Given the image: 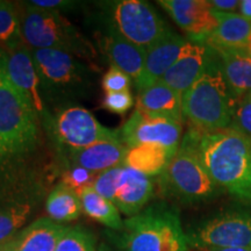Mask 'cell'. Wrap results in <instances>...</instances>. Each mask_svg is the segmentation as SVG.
Here are the masks:
<instances>
[{"mask_svg": "<svg viewBox=\"0 0 251 251\" xmlns=\"http://www.w3.org/2000/svg\"><path fill=\"white\" fill-rule=\"evenodd\" d=\"M5 67H6V56H0V79H1L2 74L5 71Z\"/></svg>", "mask_w": 251, "mask_h": 251, "instance_id": "38", "label": "cell"}, {"mask_svg": "<svg viewBox=\"0 0 251 251\" xmlns=\"http://www.w3.org/2000/svg\"><path fill=\"white\" fill-rule=\"evenodd\" d=\"M97 241L89 229L81 226L67 227L55 251H97Z\"/></svg>", "mask_w": 251, "mask_h": 251, "instance_id": "28", "label": "cell"}, {"mask_svg": "<svg viewBox=\"0 0 251 251\" xmlns=\"http://www.w3.org/2000/svg\"><path fill=\"white\" fill-rule=\"evenodd\" d=\"M108 236L115 251H187L190 248L179 214L163 202L130 216L121 230Z\"/></svg>", "mask_w": 251, "mask_h": 251, "instance_id": "2", "label": "cell"}, {"mask_svg": "<svg viewBox=\"0 0 251 251\" xmlns=\"http://www.w3.org/2000/svg\"><path fill=\"white\" fill-rule=\"evenodd\" d=\"M0 43L7 47L8 50L24 45L21 14H19L18 6L5 0L0 1Z\"/></svg>", "mask_w": 251, "mask_h": 251, "instance_id": "27", "label": "cell"}, {"mask_svg": "<svg viewBox=\"0 0 251 251\" xmlns=\"http://www.w3.org/2000/svg\"><path fill=\"white\" fill-rule=\"evenodd\" d=\"M249 94H250V96H251V92H250V93H249Z\"/></svg>", "mask_w": 251, "mask_h": 251, "instance_id": "42", "label": "cell"}, {"mask_svg": "<svg viewBox=\"0 0 251 251\" xmlns=\"http://www.w3.org/2000/svg\"><path fill=\"white\" fill-rule=\"evenodd\" d=\"M215 57L216 52L205 42L188 40L183 52L161 81L183 96L202 76Z\"/></svg>", "mask_w": 251, "mask_h": 251, "instance_id": "14", "label": "cell"}, {"mask_svg": "<svg viewBox=\"0 0 251 251\" xmlns=\"http://www.w3.org/2000/svg\"><path fill=\"white\" fill-rule=\"evenodd\" d=\"M134 105V98L130 91L126 92L105 93L102 99V107L115 114H126Z\"/></svg>", "mask_w": 251, "mask_h": 251, "instance_id": "33", "label": "cell"}, {"mask_svg": "<svg viewBox=\"0 0 251 251\" xmlns=\"http://www.w3.org/2000/svg\"><path fill=\"white\" fill-rule=\"evenodd\" d=\"M9 249V241L5 243H0V251H8Z\"/></svg>", "mask_w": 251, "mask_h": 251, "instance_id": "40", "label": "cell"}, {"mask_svg": "<svg viewBox=\"0 0 251 251\" xmlns=\"http://www.w3.org/2000/svg\"><path fill=\"white\" fill-rule=\"evenodd\" d=\"M127 147L119 141H105L77 150H69L71 165L80 166L94 174H101L122 165Z\"/></svg>", "mask_w": 251, "mask_h": 251, "instance_id": "20", "label": "cell"}, {"mask_svg": "<svg viewBox=\"0 0 251 251\" xmlns=\"http://www.w3.org/2000/svg\"><path fill=\"white\" fill-rule=\"evenodd\" d=\"M65 228L51 219H37L9 241V251H55Z\"/></svg>", "mask_w": 251, "mask_h": 251, "instance_id": "21", "label": "cell"}, {"mask_svg": "<svg viewBox=\"0 0 251 251\" xmlns=\"http://www.w3.org/2000/svg\"><path fill=\"white\" fill-rule=\"evenodd\" d=\"M234 99L216 54L202 76L183 94V115L196 129H226L233 122Z\"/></svg>", "mask_w": 251, "mask_h": 251, "instance_id": "4", "label": "cell"}, {"mask_svg": "<svg viewBox=\"0 0 251 251\" xmlns=\"http://www.w3.org/2000/svg\"><path fill=\"white\" fill-rule=\"evenodd\" d=\"M188 42L171 29L146 50L143 71L135 81L137 91L158 83L179 57Z\"/></svg>", "mask_w": 251, "mask_h": 251, "instance_id": "15", "label": "cell"}, {"mask_svg": "<svg viewBox=\"0 0 251 251\" xmlns=\"http://www.w3.org/2000/svg\"><path fill=\"white\" fill-rule=\"evenodd\" d=\"M152 196L153 184L150 177L125 165L122 166L112 201L119 211L129 218L139 214Z\"/></svg>", "mask_w": 251, "mask_h": 251, "instance_id": "16", "label": "cell"}, {"mask_svg": "<svg viewBox=\"0 0 251 251\" xmlns=\"http://www.w3.org/2000/svg\"><path fill=\"white\" fill-rule=\"evenodd\" d=\"M183 124L168 119L150 117L135 109L120 129V140L127 148L152 144L176 150L179 149Z\"/></svg>", "mask_w": 251, "mask_h": 251, "instance_id": "11", "label": "cell"}, {"mask_svg": "<svg viewBox=\"0 0 251 251\" xmlns=\"http://www.w3.org/2000/svg\"><path fill=\"white\" fill-rule=\"evenodd\" d=\"M58 144L69 150H77L105 141L120 140V130L109 129L97 120L87 109L69 106L59 109L48 126Z\"/></svg>", "mask_w": 251, "mask_h": 251, "instance_id": "9", "label": "cell"}, {"mask_svg": "<svg viewBox=\"0 0 251 251\" xmlns=\"http://www.w3.org/2000/svg\"><path fill=\"white\" fill-rule=\"evenodd\" d=\"M215 11V9H214ZM218 27L205 41L213 50H230L246 52V47L251 34V21L241 14L215 11Z\"/></svg>", "mask_w": 251, "mask_h": 251, "instance_id": "19", "label": "cell"}, {"mask_svg": "<svg viewBox=\"0 0 251 251\" xmlns=\"http://www.w3.org/2000/svg\"><path fill=\"white\" fill-rule=\"evenodd\" d=\"M27 2L31 6H35V7L56 12H61L63 9H71L76 7L78 4V2L69 1V0H34V1Z\"/></svg>", "mask_w": 251, "mask_h": 251, "instance_id": "34", "label": "cell"}, {"mask_svg": "<svg viewBox=\"0 0 251 251\" xmlns=\"http://www.w3.org/2000/svg\"><path fill=\"white\" fill-rule=\"evenodd\" d=\"M246 54L249 55L251 57V34H250L249 40H248V43H247V47H246Z\"/></svg>", "mask_w": 251, "mask_h": 251, "instance_id": "39", "label": "cell"}, {"mask_svg": "<svg viewBox=\"0 0 251 251\" xmlns=\"http://www.w3.org/2000/svg\"><path fill=\"white\" fill-rule=\"evenodd\" d=\"M97 251H114V250H113L111 247L106 246V244H101V246L99 247V249Z\"/></svg>", "mask_w": 251, "mask_h": 251, "instance_id": "41", "label": "cell"}, {"mask_svg": "<svg viewBox=\"0 0 251 251\" xmlns=\"http://www.w3.org/2000/svg\"><path fill=\"white\" fill-rule=\"evenodd\" d=\"M8 251H9V249H8Z\"/></svg>", "mask_w": 251, "mask_h": 251, "instance_id": "44", "label": "cell"}, {"mask_svg": "<svg viewBox=\"0 0 251 251\" xmlns=\"http://www.w3.org/2000/svg\"><path fill=\"white\" fill-rule=\"evenodd\" d=\"M31 205L25 200L0 201V243L11 241L31 214Z\"/></svg>", "mask_w": 251, "mask_h": 251, "instance_id": "26", "label": "cell"}, {"mask_svg": "<svg viewBox=\"0 0 251 251\" xmlns=\"http://www.w3.org/2000/svg\"><path fill=\"white\" fill-rule=\"evenodd\" d=\"M49 219L57 224L70 222L79 218L83 212L80 198L64 184H58L49 194L46 202Z\"/></svg>", "mask_w": 251, "mask_h": 251, "instance_id": "25", "label": "cell"}, {"mask_svg": "<svg viewBox=\"0 0 251 251\" xmlns=\"http://www.w3.org/2000/svg\"><path fill=\"white\" fill-rule=\"evenodd\" d=\"M122 166H124V164L115 166V168L109 169L107 171H103L101 174H99L96 181H94L93 190L96 191L97 193H99L100 196H102L103 198H106V199L113 201L115 188H117Z\"/></svg>", "mask_w": 251, "mask_h": 251, "instance_id": "30", "label": "cell"}, {"mask_svg": "<svg viewBox=\"0 0 251 251\" xmlns=\"http://www.w3.org/2000/svg\"><path fill=\"white\" fill-rule=\"evenodd\" d=\"M101 85L105 93L126 92V91L130 90L131 78L124 71H121L120 69L111 67L109 70L103 75Z\"/></svg>", "mask_w": 251, "mask_h": 251, "instance_id": "31", "label": "cell"}, {"mask_svg": "<svg viewBox=\"0 0 251 251\" xmlns=\"http://www.w3.org/2000/svg\"><path fill=\"white\" fill-rule=\"evenodd\" d=\"M238 9H240V13L243 18L251 21V0H241Z\"/></svg>", "mask_w": 251, "mask_h": 251, "instance_id": "36", "label": "cell"}, {"mask_svg": "<svg viewBox=\"0 0 251 251\" xmlns=\"http://www.w3.org/2000/svg\"><path fill=\"white\" fill-rule=\"evenodd\" d=\"M249 248H250V249H251V246H250V247H249Z\"/></svg>", "mask_w": 251, "mask_h": 251, "instance_id": "43", "label": "cell"}, {"mask_svg": "<svg viewBox=\"0 0 251 251\" xmlns=\"http://www.w3.org/2000/svg\"><path fill=\"white\" fill-rule=\"evenodd\" d=\"M199 251H251L250 248H222V249H213V248H203L197 249Z\"/></svg>", "mask_w": 251, "mask_h": 251, "instance_id": "37", "label": "cell"}, {"mask_svg": "<svg viewBox=\"0 0 251 251\" xmlns=\"http://www.w3.org/2000/svg\"><path fill=\"white\" fill-rule=\"evenodd\" d=\"M163 190L187 202L203 201L218 191L190 141L183 143L161 175Z\"/></svg>", "mask_w": 251, "mask_h": 251, "instance_id": "7", "label": "cell"}, {"mask_svg": "<svg viewBox=\"0 0 251 251\" xmlns=\"http://www.w3.org/2000/svg\"><path fill=\"white\" fill-rule=\"evenodd\" d=\"M158 4L190 41L205 42L218 27L214 8L206 0H159Z\"/></svg>", "mask_w": 251, "mask_h": 251, "instance_id": "13", "label": "cell"}, {"mask_svg": "<svg viewBox=\"0 0 251 251\" xmlns=\"http://www.w3.org/2000/svg\"><path fill=\"white\" fill-rule=\"evenodd\" d=\"M215 51V50H214ZM229 90L235 99L251 92V57L246 52L216 50Z\"/></svg>", "mask_w": 251, "mask_h": 251, "instance_id": "23", "label": "cell"}, {"mask_svg": "<svg viewBox=\"0 0 251 251\" xmlns=\"http://www.w3.org/2000/svg\"><path fill=\"white\" fill-rule=\"evenodd\" d=\"M209 4L212 7L218 12H227L230 13V11L238 8L240 6V1L238 0H211Z\"/></svg>", "mask_w": 251, "mask_h": 251, "instance_id": "35", "label": "cell"}, {"mask_svg": "<svg viewBox=\"0 0 251 251\" xmlns=\"http://www.w3.org/2000/svg\"><path fill=\"white\" fill-rule=\"evenodd\" d=\"M21 34L24 42L30 49L61 50L87 61L97 57L96 48L90 40L61 12L39 8L25 2V11L21 14Z\"/></svg>", "mask_w": 251, "mask_h": 251, "instance_id": "5", "label": "cell"}, {"mask_svg": "<svg viewBox=\"0 0 251 251\" xmlns=\"http://www.w3.org/2000/svg\"><path fill=\"white\" fill-rule=\"evenodd\" d=\"M98 174L80 168V166L71 165L62 176V184L68 186L80 198L87 188L93 187Z\"/></svg>", "mask_w": 251, "mask_h": 251, "instance_id": "29", "label": "cell"}, {"mask_svg": "<svg viewBox=\"0 0 251 251\" xmlns=\"http://www.w3.org/2000/svg\"><path fill=\"white\" fill-rule=\"evenodd\" d=\"M190 247L249 248L251 246V212L229 211L214 216L187 235Z\"/></svg>", "mask_w": 251, "mask_h": 251, "instance_id": "10", "label": "cell"}, {"mask_svg": "<svg viewBox=\"0 0 251 251\" xmlns=\"http://www.w3.org/2000/svg\"><path fill=\"white\" fill-rule=\"evenodd\" d=\"M47 108L61 107L90 96V69L76 56L55 49H30Z\"/></svg>", "mask_w": 251, "mask_h": 251, "instance_id": "3", "label": "cell"}, {"mask_svg": "<svg viewBox=\"0 0 251 251\" xmlns=\"http://www.w3.org/2000/svg\"><path fill=\"white\" fill-rule=\"evenodd\" d=\"M109 25L133 45L147 50L170 28L149 2L121 0L108 4Z\"/></svg>", "mask_w": 251, "mask_h": 251, "instance_id": "8", "label": "cell"}, {"mask_svg": "<svg viewBox=\"0 0 251 251\" xmlns=\"http://www.w3.org/2000/svg\"><path fill=\"white\" fill-rule=\"evenodd\" d=\"M185 139L192 143L218 187L251 206V137L229 127L216 131L194 128Z\"/></svg>", "mask_w": 251, "mask_h": 251, "instance_id": "1", "label": "cell"}, {"mask_svg": "<svg viewBox=\"0 0 251 251\" xmlns=\"http://www.w3.org/2000/svg\"><path fill=\"white\" fill-rule=\"evenodd\" d=\"M136 108L150 117L183 124V96L163 81L139 91Z\"/></svg>", "mask_w": 251, "mask_h": 251, "instance_id": "18", "label": "cell"}, {"mask_svg": "<svg viewBox=\"0 0 251 251\" xmlns=\"http://www.w3.org/2000/svg\"><path fill=\"white\" fill-rule=\"evenodd\" d=\"M100 45L111 67L120 69L134 81L139 79L143 71L146 50L126 40L109 24L100 40Z\"/></svg>", "mask_w": 251, "mask_h": 251, "instance_id": "17", "label": "cell"}, {"mask_svg": "<svg viewBox=\"0 0 251 251\" xmlns=\"http://www.w3.org/2000/svg\"><path fill=\"white\" fill-rule=\"evenodd\" d=\"M39 118L6 76L0 79V143L11 156L24 155L36 146Z\"/></svg>", "mask_w": 251, "mask_h": 251, "instance_id": "6", "label": "cell"}, {"mask_svg": "<svg viewBox=\"0 0 251 251\" xmlns=\"http://www.w3.org/2000/svg\"><path fill=\"white\" fill-rule=\"evenodd\" d=\"M231 127L251 137V96H244L235 107Z\"/></svg>", "mask_w": 251, "mask_h": 251, "instance_id": "32", "label": "cell"}, {"mask_svg": "<svg viewBox=\"0 0 251 251\" xmlns=\"http://www.w3.org/2000/svg\"><path fill=\"white\" fill-rule=\"evenodd\" d=\"M177 151L152 144H141L127 148L122 164L148 177H153L164 172Z\"/></svg>", "mask_w": 251, "mask_h": 251, "instance_id": "22", "label": "cell"}, {"mask_svg": "<svg viewBox=\"0 0 251 251\" xmlns=\"http://www.w3.org/2000/svg\"><path fill=\"white\" fill-rule=\"evenodd\" d=\"M80 202L83 212L91 219L96 220L106 227L114 231H119L124 228L120 211L111 200L106 199L93 190H87L80 196Z\"/></svg>", "mask_w": 251, "mask_h": 251, "instance_id": "24", "label": "cell"}, {"mask_svg": "<svg viewBox=\"0 0 251 251\" xmlns=\"http://www.w3.org/2000/svg\"><path fill=\"white\" fill-rule=\"evenodd\" d=\"M6 76L20 92L28 105L36 113L39 121L48 128L52 115H50L40 91V80L34 64L31 50L27 45L8 50L6 56Z\"/></svg>", "mask_w": 251, "mask_h": 251, "instance_id": "12", "label": "cell"}]
</instances>
